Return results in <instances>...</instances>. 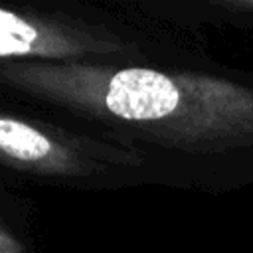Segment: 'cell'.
<instances>
[{"label": "cell", "instance_id": "cell-5", "mask_svg": "<svg viewBox=\"0 0 253 253\" xmlns=\"http://www.w3.org/2000/svg\"><path fill=\"white\" fill-rule=\"evenodd\" d=\"M30 204L12 196L2 186L0 198V253H32L30 235Z\"/></svg>", "mask_w": 253, "mask_h": 253}, {"label": "cell", "instance_id": "cell-2", "mask_svg": "<svg viewBox=\"0 0 253 253\" xmlns=\"http://www.w3.org/2000/svg\"><path fill=\"white\" fill-rule=\"evenodd\" d=\"M200 55L142 16L83 2H12L0 10V63L107 65Z\"/></svg>", "mask_w": 253, "mask_h": 253}, {"label": "cell", "instance_id": "cell-1", "mask_svg": "<svg viewBox=\"0 0 253 253\" xmlns=\"http://www.w3.org/2000/svg\"><path fill=\"white\" fill-rule=\"evenodd\" d=\"M2 99L142 154L158 186L253 184V75L204 53L107 65L0 63Z\"/></svg>", "mask_w": 253, "mask_h": 253}, {"label": "cell", "instance_id": "cell-4", "mask_svg": "<svg viewBox=\"0 0 253 253\" xmlns=\"http://www.w3.org/2000/svg\"><path fill=\"white\" fill-rule=\"evenodd\" d=\"M123 8L134 10L152 22L190 30L202 26H231L253 30V0H152L125 2Z\"/></svg>", "mask_w": 253, "mask_h": 253}, {"label": "cell", "instance_id": "cell-3", "mask_svg": "<svg viewBox=\"0 0 253 253\" xmlns=\"http://www.w3.org/2000/svg\"><path fill=\"white\" fill-rule=\"evenodd\" d=\"M0 111L4 184L12 180L83 192L158 186L146 158L130 148L8 99H2Z\"/></svg>", "mask_w": 253, "mask_h": 253}]
</instances>
